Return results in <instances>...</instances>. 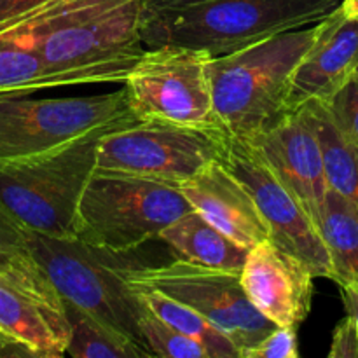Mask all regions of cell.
<instances>
[{"instance_id": "cell-5", "label": "cell", "mask_w": 358, "mask_h": 358, "mask_svg": "<svg viewBox=\"0 0 358 358\" xmlns=\"http://www.w3.org/2000/svg\"><path fill=\"white\" fill-rule=\"evenodd\" d=\"M191 210L177 185L94 170L77 208L73 234L94 247L128 254L159 238Z\"/></svg>"}, {"instance_id": "cell-14", "label": "cell", "mask_w": 358, "mask_h": 358, "mask_svg": "<svg viewBox=\"0 0 358 358\" xmlns=\"http://www.w3.org/2000/svg\"><path fill=\"white\" fill-rule=\"evenodd\" d=\"M178 189L192 210L247 250L271 240L268 226L248 189L220 159L182 182Z\"/></svg>"}, {"instance_id": "cell-20", "label": "cell", "mask_w": 358, "mask_h": 358, "mask_svg": "<svg viewBox=\"0 0 358 358\" xmlns=\"http://www.w3.org/2000/svg\"><path fill=\"white\" fill-rule=\"evenodd\" d=\"M140 299L154 311L166 324L180 331L187 338L198 341L208 352L210 358H241L240 350L236 348L229 336L217 329L206 317L182 301L173 299L166 294L154 289L136 290Z\"/></svg>"}, {"instance_id": "cell-15", "label": "cell", "mask_w": 358, "mask_h": 358, "mask_svg": "<svg viewBox=\"0 0 358 358\" xmlns=\"http://www.w3.org/2000/svg\"><path fill=\"white\" fill-rule=\"evenodd\" d=\"M0 331L37 358L66 357L70 324L59 296L16 287L0 275Z\"/></svg>"}, {"instance_id": "cell-10", "label": "cell", "mask_w": 358, "mask_h": 358, "mask_svg": "<svg viewBox=\"0 0 358 358\" xmlns=\"http://www.w3.org/2000/svg\"><path fill=\"white\" fill-rule=\"evenodd\" d=\"M220 161L248 189L271 240L299 255L317 278L334 280L331 257L317 224L296 194L276 177L257 147L224 133Z\"/></svg>"}, {"instance_id": "cell-29", "label": "cell", "mask_w": 358, "mask_h": 358, "mask_svg": "<svg viewBox=\"0 0 358 358\" xmlns=\"http://www.w3.org/2000/svg\"><path fill=\"white\" fill-rule=\"evenodd\" d=\"M198 2H203V0H142L145 13H164V10L182 9V7Z\"/></svg>"}, {"instance_id": "cell-22", "label": "cell", "mask_w": 358, "mask_h": 358, "mask_svg": "<svg viewBox=\"0 0 358 358\" xmlns=\"http://www.w3.org/2000/svg\"><path fill=\"white\" fill-rule=\"evenodd\" d=\"M52 87H65V83L48 69L34 49L0 41V96L30 94Z\"/></svg>"}, {"instance_id": "cell-31", "label": "cell", "mask_w": 358, "mask_h": 358, "mask_svg": "<svg viewBox=\"0 0 358 358\" xmlns=\"http://www.w3.org/2000/svg\"><path fill=\"white\" fill-rule=\"evenodd\" d=\"M339 9L343 10V14H345L346 17L358 21V0H341Z\"/></svg>"}, {"instance_id": "cell-32", "label": "cell", "mask_w": 358, "mask_h": 358, "mask_svg": "<svg viewBox=\"0 0 358 358\" xmlns=\"http://www.w3.org/2000/svg\"><path fill=\"white\" fill-rule=\"evenodd\" d=\"M355 76H358V66H357V70H355Z\"/></svg>"}, {"instance_id": "cell-18", "label": "cell", "mask_w": 358, "mask_h": 358, "mask_svg": "<svg viewBox=\"0 0 358 358\" xmlns=\"http://www.w3.org/2000/svg\"><path fill=\"white\" fill-rule=\"evenodd\" d=\"M65 304L70 324L66 357L72 358H152V353L119 329L90 311Z\"/></svg>"}, {"instance_id": "cell-19", "label": "cell", "mask_w": 358, "mask_h": 358, "mask_svg": "<svg viewBox=\"0 0 358 358\" xmlns=\"http://www.w3.org/2000/svg\"><path fill=\"white\" fill-rule=\"evenodd\" d=\"M303 107L306 108L320 140L329 189L358 208V147L336 126L324 101H308Z\"/></svg>"}, {"instance_id": "cell-21", "label": "cell", "mask_w": 358, "mask_h": 358, "mask_svg": "<svg viewBox=\"0 0 358 358\" xmlns=\"http://www.w3.org/2000/svg\"><path fill=\"white\" fill-rule=\"evenodd\" d=\"M0 275L16 287L42 296H59L28 247L24 227L0 203Z\"/></svg>"}, {"instance_id": "cell-12", "label": "cell", "mask_w": 358, "mask_h": 358, "mask_svg": "<svg viewBox=\"0 0 358 358\" xmlns=\"http://www.w3.org/2000/svg\"><path fill=\"white\" fill-rule=\"evenodd\" d=\"M248 142L257 147L276 177L296 194L317 224L329 184L320 140L306 108H296Z\"/></svg>"}, {"instance_id": "cell-24", "label": "cell", "mask_w": 358, "mask_h": 358, "mask_svg": "<svg viewBox=\"0 0 358 358\" xmlns=\"http://www.w3.org/2000/svg\"><path fill=\"white\" fill-rule=\"evenodd\" d=\"M324 103L343 135L358 147V76H353Z\"/></svg>"}, {"instance_id": "cell-26", "label": "cell", "mask_w": 358, "mask_h": 358, "mask_svg": "<svg viewBox=\"0 0 358 358\" xmlns=\"http://www.w3.org/2000/svg\"><path fill=\"white\" fill-rule=\"evenodd\" d=\"M329 358H358V329L350 315L336 325Z\"/></svg>"}, {"instance_id": "cell-3", "label": "cell", "mask_w": 358, "mask_h": 358, "mask_svg": "<svg viewBox=\"0 0 358 358\" xmlns=\"http://www.w3.org/2000/svg\"><path fill=\"white\" fill-rule=\"evenodd\" d=\"M24 234L31 255L63 303L90 311L143 345L138 320L145 303L128 283L129 271L140 266L131 252L105 250L77 236H49L30 229Z\"/></svg>"}, {"instance_id": "cell-16", "label": "cell", "mask_w": 358, "mask_h": 358, "mask_svg": "<svg viewBox=\"0 0 358 358\" xmlns=\"http://www.w3.org/2000/svg\"><path fill=\"white\" fill-rule=\"evenodd\" d=\"M164 241L178 259L213 269L241 273L248 250L217 229L196 210L184 213L161 231Z\"/></svg>"}, {"instance_id": "cell-30", "label": "cell", "mask_w": 358, "mask_h": 358, "mask_svg": "<svg viewBox=\"0 0 358 358\" xmlns=\"http://www.w3.org/2000/svg\"><path fill=\"white\" fill-rule=\"evenodd\" d=\"M339 287H341V297L346 308V315H350L355 320L358 329V283H343Z\"/></svg>"}, {"instance_id": "cell-27", "label": "cell", "mask_w": 358, "mask_h": 358, "mask_svg": "<svg viewBox=\"0 0 358 358\" xmlns=\"http://www.w3.org/2000/svg\"><path fill=\"white\" fill-rule=\"evenodd\" d=\"M52 0H0V23L24 16Z\"/></svg>"}, {"instance_id": "cell-25", "label": "cell", "mask_w": 358, "mask_h": 358, "mask_svg": "<svg viewBox=\"0 0 358 358\" xmlns=\"http://www.w3.org/2000/svg\"><path fill=\"white\" fill-rule=\"evenodd\" d=\"M299 357V343H297V329L276 325L275 331L269 332L264 339L252 346L241 358H297Z\"/></svg>"}, {"instance_id": "cell-28", "label": "cell", "mask_w": 358, "mask_h": 358, "mask_svg": "<svg viewBox=\"0 0 358 358\" xmlns=\"http://www.w3.org/2000/svg\"><path fill=\"white\" fill-rule=\"evenodd\" d=\"M0 358H37L27 346L14 341L0 331Z\"/></svg>"}, {"instance_id": "cell-13", "label": "cell", "mask_w": 358, "mask_h": 358, "mask_svg": "<svg viewBox=\"0 0 358 358\" xmlns=\"http://www.w3.org/2000/svg\"><path fill=\"white\" fill-rule=\"evenodd\" d=\"M358 66V21L336 9L318 23L317 37L301 58L290 84V110L308 101H327Z\"/></svg>"}, {"instance_id": "cell-7", "label": "cell", "mask_w": 358, "mask_h": 358, "mask_svg": "<svg viewBox=\"0 0 358 358\" xmlns=\"http://www.w3.org/2000/svg\"><path fill=\"white\" fill-rule=\"evenodd\" d=\"M208 51L187 45L145 48L124 79L129 105L140 121L189 128H217Z\"/></svg>"}, {"instance_id": "cell-1", "label": "cell", "mask_w": 358, "mask_h": 358, "mask_svg": "<svg viewBox=\"0 0 358 358\" xmlns=\"http://www.w3.org/2000/svg\"><path fill=\"white\" fill-rule=\"evenodd\" d=\"M317 31L318 23L283 31L212 59L213 105L220 131L252 140L292 112V76Z\"/></svg>"}, {"instance_id": "cell-9", "label": "cell", "mask_w": 358, "mask_h": 358, "mask_svg": "<svg viewBox=\"0 0 358 358\" xmlns=\"http://www.w3.org/2000/svg\"><path fill=\"white\" fill-rule=\"evenodd\" d=\"M128 283L135 290H159L194 308L229 336L241 357L276 329L250 303L236 271L205 268L177 257L159 266L140 264L129 271Z\"/></svg>"}, {"instance_id": "cell-4", "label": "cell", "mask_w": 358, "mask_h": 358, "mask_svg": "<svg viewBox=\"0 0 358 358\" xmlns=\"http://www.w3.org/2000/svg\"><path fill=\"white\" fill-rule=\"evenodd\" d=\"M103 135L91 133L49 152L0 161V203L24 229L76 236L77 208L96 170Z\"/></svg>"}, {"instance_id": "cell-2", "label": "cell", "mask_w": 358, "mask_h": 358, "mask_svg": "<svg viewBox=\"0 0 358 358\" xmlns=\"http://www.w3.org/2000/svg\"><path fill=\"white\" fill-rule=\"evenodd\" d=\"M341 0H203L164 13L143 10L145 48L177 44L231 55L283 31L320 23Z\"/></svg>"}, {"instance_id": "cell-6", "label": "cell", "mask_w": 358, "mask_h": 358, "mask_svg": "<svg viewBox=\"0 0 358 358\" xmlns=\"http://www.w3.org/2000/svg\"><path fill=\"white\" fill-rule=\"evenodd\" d=\"M138 121L124 87L91 96H0V161L37 156Z\"/></svg>"}, {"instance_id": "cell-11", "label": "cell", "mask_w": 358, "mask_h": 358, "mask_svg": "<svg viewBox=\"0 0 358 358\" xmlns=\"http://www.w3.org/2000/svg\"><path fill=\"white\" fill-rule=\"evenodd\" d=\"M241 285L255 310L275 325L297 329L313 301V275L297 254L266 240L248 250Z\"/></svg>"}, {"instance_id": "cell-8", "label": "cell", "mask_w": 358, "mask_h": 358, "mask_svg": "<svg viewBox=\"0 0 358 358\" xmlns=\"http://www.w3.org/2000/svg\"><path fill=\"white\" fill-rule=\"evenodd\" d=\"M224 133L161 121H138L101 136L96 170L180 185L220 159Z\"/></svg>"}, {"instance_id": "cell-17", "label": "cell", "mask_w": 358, "mask_h": 358, "mask_svg": "<svg viewBox=\"0 0 358 358\" xmlns=\"http://www.w3.org/2000/svg\"><path fill=\"white\" fill-rule=\"evenodd\" d=\"M318 233L327 247L338 285L358 283V208L329 189L317 219Z\"/></svg>"}, {"instance_id": "cell-23", "label": "cell", "mask_w": 358, "mask_h": 358, "mask_svg": "<svg viewBox=\"0 0 358 358\" xmlns=\"http://www.w3.org/2000/svg\"><path fill=\"white\" fill-rule=\"evenodd\" d=\"M138 331L143 345L149 348L152 357L159 358H210L208 352L194 339L187 338L171 327L170 324L157 317L145 304L138 320Z\"/></svg>"}]
</instances>
